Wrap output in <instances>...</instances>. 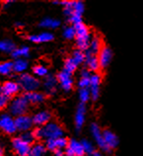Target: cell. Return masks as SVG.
Here are the masks:
<instances>
[{
  "instance_id": "obj_1",
  "label": "cell",
  "mask_w": 143,
  "mask_h": 156,
  "mask_svg": "<svg viewBox=\"0 0 143 156\" xmlns=\"http://www.w3.org/2000/svg\"><path fill=\"white\" fill-rule=\"evenodd\" d=\"M75 28V39H76V46L78 50L86 51L89 48L90 41L92 39L91 32L89 28L85 25L83 22L74 25Z\"/></svg>"
},
{
  "instance_id": "obj_2",
  "label": "cell",
  "mask_w": 143,
  "mask_h": 156,
  "mask_svg": "<svg viewBox=\"0 0 143 156\" xmlns=\"http://www.w3.org/2000/svg\"><path fill=\"white\" fill-rule=\"evenodd\" d=\"M29 105L30 104H29V102L24 95L16 96L8 105V109H9V113L11 116L17 118L19 116L26 115L29 109Z\"/></svg>"
},
{
  "instance_id": "obj_3",
  "label": "cell",
  "mask_w": 143,
  "mask_h": 156,
  "mask_svg": "<svg viewBox=\"0 0 143 156\" xmlns=\"http://www.w3.org/2000/svg\"><path fill=\"white\" fill-rule=\"evenodd\" d=\"M18 84L20 86V88L25 90L27 93H29V92L37 91L40 88V82L35 75L29 74V73H22L19 77Z\"/></svg>"
},
{
  "instance_id": "obj_4",
  "label": "cell",
  "mask_w": 143,
  "mask_h": 156,
  "mask_svg": "<svg viewBox=\"0 0 143 156\" xmlns=\"http://www.w3.org/2000/svg\"><path fill=\"white\" fill-rule=\"evenodd\" d=\"M43 133L44 139H57L64 136V130L58 122H50L43 126Z\"/></svg>"
},
{
  "instance_id": "obj_5",
  "label": "cell",
  "mask_w": 143,
  "mask_h": 156,
  "mask_svg": "<svg viewBox=\"0 0 143 156\" xmlns=\"http://www.w3.org/2000/svg\"><path fill=\"white\" fill-rule=\"evenodd\" d=\"M90 133H91V135L94 140H95L96 144L99 146L102 150L105 151V152H110V151H111L104 140L103 130H102V129L99 126V125L95 124V122L91 124V126H90Z\"/></svg>"
},
{
  "instance_id": "obj_6",
  "label": "cell",
  "mask_w": 143,
  "mask_h": 156,
  "mask_svg": "<svg viewBox=\"0 0 143 156\" xmlns=\"http://www.w3.org/2000/svg\"><path fill=\"white\" fill-rule=\"evenodd\" d=\"M0 129L7 134H13L17 131L15 119H13L10 114L0 115Z\"/></svg>"
},
{
  "instance_id": "obj_7",
  "label": "cell",
  "mask_w": 143,
  "mask_h": 156,
  "mask_svg": "<svg viewBox=\"0 0 143 156\" xmlns=\"http://www.w3.org/2000/svg\"><path fill=\"white\" fill-rule=\"evenodd\" d=\"M102 75L100 73H93L90 76V86L89 90L91 93V99L96 101L100 97V87L102 84Z\"/></svg>"
},
{
  "instance_id": "obj_8",
  "label": "cell",
  "mask_w": 143,
  "mask_h": 156,
  "mask_svg": "<svg viewBox=\"0 0 143 156\" xmlns=\"http://www.w3.org/2000/svg\"><path fill=\"white\" fill-rule=\"evenodd\" d=\"M12 146L18 156H29L32 146L30 143L24 141L21 137H15L12 140Z\"/></svg>"
},
{
  "instance_id": "obj_9",
  "label": "cell",
  "mask_w": 143,
  "mask_h": 156,
  "mask_svg": "<svg viewBox=\"0 0 143 156\" xmlns=\"http://www.w3.org/2000/svg\"><path fill=\"white\" fill-rule=\"evenodd\" d=\"M98 59H99L100 67L101 68H107L111 62L113 61V50L108 46H104L102 48V50L99 51V53L97 55Z\"/></svg>"
},
{
  "instance_id": "obj_10",
  "label": "cell",
  "mask_w": 143,
  "mask_h": 156,
  "mask_svg": "<svg viewBox=\"0 0 143 156\" xmlns=\"http://www.w3.org/2000/svg\"><path fill=\"white\" fill-rule=\"evenodd\" d=\"M56 78H57V81H58V84L60 85V87L63 91L65 92L71 91L73 88V85H74V80H73L72 74L64 71L62 69V70L58 73V75H57Z\"/></svg>"
},
{
  "instance_id": "obj_11",
  "label": "cell",
  "mask_w": 143,
  "mask_h": 156,
  "mask_svg": "<svg viewBox=\"0 0 143 156\" xmlns=\"http://www.w3.org/2000/svg\"><path fill=\"white\" fill-rule=\"evenodd\" d=\"M65 153L66 156L72 155V156H84L85 152L82 146L81 141L77 140V139H70L68 141V145L65 148Z\"/></svg>"
},
{
  "instance_id": "obj_12",
  "label": "cell",
  "mask_w": 143,
  "mask_h": 156,
  "mask_svg": "<svg viewBox=\"0 0 143 156\" xmlns=\"http://www.w3.org/2000/svg\"><path fill=\"white\" fill-rule=\"evenodd\" d=\"M57 85H58V81L57 78L52 74H47L44 77L43 82V87L44 92H46L48 96L54 95L57 91Z\"/></svg>"
},
{
  "instance_id": "obj_13",
  "label": "cell",
  "mask_w": 143,
  "mask_h": 156,
  "mask_svg": "<svg viewBox=\"0 0 143 156\" xmlns=\"http://www.w3.org/2000/svg\"><path fill=\"white\" fill-rule=\"evenodd\" d=\"M15 125L17 130L21 131V133H26V131H30L32 126H34V122L30 116L28 115H23V116H19L15 119Z\"/></svg>"
},
{
  "instance_id": "obj_14",
  "label": "cell",
  "mask_w": 143,
  "mask_h": 156,
  "mask_svg": "<svg viewBox=\"0 0 143 156\" xmlns=\"http://www.w3.org/2000/svg\"><path fill=\"white\" fill-rule=\"evenodd\" d=\"M33 122L34 125L40 126V128H43L44 126H46L47 124L51 122V114L50 111L47 110H42L40 112L36 113L34 115V117L32 118Z\"/></svg>"
},
{
  "instance_id": "obj_15",
  "label": "cell",
  "mask_w": 143,
  "mask_h": 156,
  "mask_svg": "<svg viewBox=\"0 0 143 156\" xmlns=\"http://www.w3.org/2000/svg\"><path fill=\"white\" fill-rule=\"evenodd\" d=\"M86 112H87L86 105L80 103L76 109V113H75V117H74V124H75V128L77 130H80L83 128V126L85 125Z\"/></svg>"
},
{
  "instance_id": "obj_16",
  "label": "cell",
  "mask_w": 143,
  "mask_h": 156,
  "mask_svg": "<svg viewBox=\"0 0 143 156\" xmlns=\"http://www.w3.org/2000/svg\"><path fill=\"white\" fill-rule=\"evenodd\" d=\"M103 136H104V140L106 142V144L110 148V150L112 149H116L117 147L120 144V139L118 136L113 133L111 129H104L103 130Z\"/></svg>"
},
{
  "instance_id": "obj_17",
  "label": "cell",
  "mask_w": 143,
  "mask_h": 156,
  "mask_svg": "<svg viewBox=\"0 0 143 156\" xmlns=\"http://www.w3.org/2000/svg\"><path fill=\"white\" fill-rule=\"evenodd\" d=\"M0 89L2 90V92L5 94L8 98H10V97L15 96L16 94H18V92L20 91L21 88H20L18 82L9 80V81L4 82L3 85L0 87Z\"/></svg>"
},
{
  "instance_id": "obj_18",
  "label": "cell",
  "mask_w": 143,
  "mask_h": 156,
  "mask_svg": "<svg viewBox=\"0 0 143 156\" xmlns=\"http://www.w3.org/2000/svg\"><path fill=\"white\" fill-rule=\"evenodd\" d=\"M86 53V59H85V65L89 71H93V72H97L100 67V63H99V59H98V56L95 55H92L88 51H85Z\"/></svg>"
},
{
  "instance_id": "obj_19",
  "label": "cell",
  "mask_w": 143,
  "mask_h": 156,
  "mask_svg": "<svg viewBox=\"0 0 143 156\" xmlns=\"http://www.w3.org/2000/svg\"><path fill=\"white\" fill-rule=\"evenodd\" d=\"M103 47H104L103 40L101 39L100 36L96 35V36L92 37V39H91V41H90V44H89V48L86 51L92 53V55H97Z\"/></svg>"
},
{
  "instance_id": "obj_20",
  "label": "cell",
  "mask_w": 143,
  "mask_h": 156,
  "mask_svg": "<svg viewBox=\"0 0 143 156\" xmlns=\"http://www.w3.org/2000/svg\"><path fill=\"white\" fill-rule=\"evenodd\" d=\"M54 35L51 34L50 32H43L40 34L38 35H32V36H29V40L31 41L33 43H36V44H42V43H48V42H51L54 40Z\"/></svg>"
},
{
  "instance_id": "obj_21",
  "label": "cell",
  "mask_w": 143,
  "mask_h": 156,
  "mask_svg": "<svg viewBox=\"0 0 143 156\" xmlns=\"http://www.w3.org/2000/svg\"><path fill=\"white\" fill-rule=\"evenodd\" d=\"M24 96L26 97V99L29 102V104H34V105L40 104L46 100V96H44V94L38 92V91L26 93Z\"/></svg>"
},
{
  "instance_id": "obj_22",
  "label": "cell",
  "mask_w": 143,
  "mask_h": 156,
  "mask_svg": "<svg viewBox=\"0 0 143 156\" xmlns=\"http://www.w3.org/2000/svg\"><path fill=\"white\" fill-rule=\"evenodd\" d=\"M46 153H47V148H46V146H44V144L36 143L35 145L32 146L29 156H44Z\"/></svg>"
},
{
  "instance_id": "obj_23",
  "label": "cell",
  "mask_w": 143,
  "mask_h": 156,
  "mask_svg": "<svg viewBox=\"0 0 143 156\" xmlns=\"http://www.w3.org/2000/svg\"><path fill=\"white\" fill-rule=\"evenodd\" d=\"M40 26L47 29H56L60 26V21L57 19L52 18H44L42 22L40 23Z\"/></svg>"
},
{
  "instance_id": "obj_24",
  "label": "cell",
  "mask_w": 143,
  "mask_h": 156,
  "mask_svg": "<svg viewBox=\"0 0 143 156\" xmlns=\"http://www.w3.org/2000/svg\"><path fill=\"white\" fill-rule=\"evenodd\" d=\"M28 68V62L25 58H17L13 62V71L17 73L24 72Z\"/></svg>"
},
{
  "instance_id": "obj_25",
  "label": "cell",
  "mask_w": 143,
  "mask_h": 156,
  "mask_svg": "<svg viewBox=\"0 0 143 156\" xmlns=\"http://www.w3.org/2000/svg\"><path fill=\"white\" fill-rule=\"evenodd\" d=\"M16 48L14 43L10 40H3L0 41V51L6 52V53H12Z\"/></svg>"
},
{
  "instance_id": "obj_26",
  "label": "cell",
  "mask_w": 143,
  "mask_h": 156,
  "mask_svg": "<svg viewBox=\"0 0 143 156\" xmlns=\"http://www.w3.org/2000/svg\"><path fill=\"white\" fill-rule=\"evenodd\" d=\"M71 9H72V15H81L82 16L85 10V5L82 1H71ZM70 16V17H71ZM69 17V18H70Z\"/></svg>"
},
{
  "instance_id": "obj_27",
  "label": "cell",
  "mask_w": 143,
  "mask_h": 156,
  "mask_svg": "<svg viewBox=\"0 0 143 156\" xmlns=\"http://www.w3.org/2000/svg\"><path fill=\"white\" fill-rule=\"evenodd\" d=\"M77 67H78V64H77L74 60H73L72 57H68V58L65 59L64 61V67H63V70L66 71L68 73H74L76 71Z\"/></svg>"
},
{
  "instance_id": "obj_28",
  "label": "cell",
  "mask_w": 143,
  "mask_h": 156,
  "mask_svg": "<svg viewBox=\"0 0 143 156\" xmlns=\"http://www.w3.org/2000/svg\"><path fill=\"white\" fill-rule=\"evenodd\" d=\"M30 55V50H29L28 47H21L18 48H15L12 52V56L17 58H22V57H27Z\"/></svg>"
},
{
  "instance_id": "obj_29",
  "label": "cell",
  "mask_w": 143,
  "mask_h": 156,
  "mask_svg": "<svg viewBox=\"0 0 143 156\" xmlns=\"http://www.w3.org/2000/svg\"><path fill=\"white\" fill-rule=\"evenodd\" d=\"M71 57H72L73 60H74L77 64L80 65V64H82V63L85 62L86 53H85V51H80V50H78V48H77L76 51H73Z\"/></svg>"
},
{
  "instance_id": "obj_30",
  "label": "cell",
  "mask_w": 143,
  "mask_h": 156,
  "mask_svg": "<svg viewBox=\"0 0 143 156\" xmlns=\"http://www.w3.org/2000/svg\"><path fill=\"white\" fill-rule=\"evenodd\" d=\"M79 100L82 104H86L88 101L91 100V93H90L89 88H82L78 91Z\"/></svg>"
},
{
  "instance_id": "obj_31",
  "label": "cell",
  "mask_w": 143,
  "mask_h": 156,
  "mask_svg": "<svg viewBox=\"0 0 143 156\" xmlns=\"http://www.w3.org/2000/svg\"><path fill=\"white\" fill-rule=\"evenodd\" d=\"M81 143H82V146H83V149H84L85 154L91 155L92 156L94 153L96 152L95 145H94L90 140H88V139H83V140L81 141Z\"/></svg>"
},
{
  "instance_id": "obj_32",
  "label": "cell",
  "mask_w": 143,
  "mask_h": 156,
  "mask_svg": "<svg viewBox=\"0 0 143 156\" xmlns=\"http://www.w3.org/2000/svg\"><path fill=\"white\" fill-rule=\"evenodd\" d=\"M33 73H34V75L37 78L38 77H46L48 74L47 68L42 64H38V65H36V66H34V68H33Z\"/></svg>"
},
{
  "instance_id": "obj_33",
  "label": "cell",
  "mask_w": 143,
  "mask_h": 156,
  "mask_svg": "<svg viewBox=\"0 0 143 156\" xmlns=\"http://www.w3.org/2000/svg\"><path fill=\"white\" fill-rule=\"evenodd\" d=\"M13 71V62L11 61H5L0 63V74L8 75Z\"/></svg>"
},
{
  "instance_id": "obj_34",
  "label": "cell",
  "mask_w": 143,
  "mask_h": 156,
  "mask_svg": "<svg viewBox=\"0 0 143 156\" xmlns=\"http://www.w3.org/2000/svg\"><path fill=\"white\" fill-rule=\"evenodd\" d=\"M63 37L66 40L75 39V28H74V26H68L66 28H64Z\"/></svg>"
},
{
  "instance_id": "obj_35",
  "label": "cell",
  "mask_w": 143,
  "mask_h": 156,
  "mask_svg": "<svg viewBox=\"0 0 143 156\" xmlns=\"http://www.w3.org/2000/svg\"><path fill=\"white\" fill-rule=\"evenodd\" d=\"M56 141V146H57V149H65L68 145V139L65 137V136H62V137H59L55 139Z\"/></svg>"
},
{
  "instance_id": "obj_36",
  "label": "cell",
  "mask_w": 143,
  "mask_h": 156,
  "mask_svg": "<svg viewBox=\"0 0 143 156\" xmlns=\"http://www.w3.org/2000/svg\"><path fill=\"white\" fill-rule=\"evenodd\" d=\"M8 103H9V98H8L5 94L2 92V90L0 89V111L5 109L8 106Z\"/></svg>"
},
{
  "instance_id": "obj_37",
  "label": "cell",
  "mask_w": 143,
  "mask_h": 156,
  "mask_svg": "<svg viewBox=\"0 0 143 156\" xmlns=\"http://www.w3.org/2000/svg\"><path fill=\"white\" fill-rule=\"evenodd\" d=\"M44 146H46L47 149L51 150V151H55L57 149L55 139H46V143H44Z\"/></svg>"
},
{
  "instance_id": "obj_38",
  "label": "cell",
  "mask_w": 143,
  "mask_h": 156,
  "mask_svg": "<svg viewBox=\"0 0 143 156\" xmlns=\"http://www.w3.org/2000/svg\"><path fill=\"white\" fill-rule=\"evenodd\" d=\"M21 137L24 141H26V142H28V143H31L34 141V136H33V133H32V131H26V133H22V134H21Z\"/></svg>"
},
{
  "instance_id": "obj_39",
  "label": "cell",
  "mask_w": 143,
  "mask_h": 156,
  "mask_svg": "<svg viewBox=\"0 0 143 156\" xmlns=\"http://www.w3.org/2000/svg\"><path fill=\"white\" fill-rule=\"evenodd\" d=\"M78 87L79 89H82V88H89L90 86V78H83V77H80V79L78 81Z\"/></svg>"
},
{
  "instance_id": "obj_40",
  "label": "cell",
  "mask_w": 143,
  "mask_h": 156,
  "mask_svg": "<svg viewBox=\"0 0 143 156\" xmlns=\"http://www.w3.org/2000/svg\"><path fill=\"white\" fill-rule=\"evenodd\" d=\"M32 133H33V136H34L35 139H42L44 138V133H43V129L38 126L35 129L32 130Z\"/></svg>"
},
{
  "instance_id": "obj_41",
  "label": "cell",
  "mask_w": 143,
  "mask_h": 156,
  "mask_svg": "<svg viewBox=\"0 0 143 156\" xmlns=\"http://www.w3.org/2000/svg\"><path fill=\"white\" fill-rule=\"evenodd\" d=\"M80 74H81L80 77H83V78H90V76H91V74H90V71L88 70L87 68L82 69Z\"/></svg>"
},
{
  "instance_id": "obj_42",
  "label": "cell",
  "mask_w": 143,
  "mask_h": 156,
  "mask_svg": "<svg viewBox=\"0 0 143 156\" xmlns=\"http://www.w3.org/2000/svg\"><path fill=\"white\" fill-rule=\"evenodd\" d=\"M54 152V156H66V153H65V151L62 150V149H56Z\"/></svg>"
},
{
  "instance_id": "obj_43",
  "label": "cell",
  "mask_w": 143,
  "mask_h": 156,
  "mask_svg": "<svg viewBox=\"0 0 143 156\" xmlns=\"http://www.w3.org/2000/svg\"><path fill=\"white\" fill-rule=\"evenodd\" d=\"M92 156H103V154H102V153H100V152H97V151H96V152L95 153H94Z\"/></svg>"
},
{
  "instance_id": "obj_44",
  "label": "cell",
  "mask_w": 143,
  "mask_h": 156,
  "mask_svg": "<svg viewBox=\"0 0 143 156\" xmlns=\"http://www.w3.org/2000/svg\"><path fill=\"white\" fill-rule=\"evenodd\" d=\"M0 156H4V154H3V150H2L1 147H0Z\"/></svg>"
},
{
  "instance_id": "obj_45",
  "label": "cell",
  "mask_w": 143,
  "mask_h": 156,
  "mask_svg": "<svg viewBox=\"0 0 143 156\" xmlns=\"http://www.w3.org/2000/svg\"><path fill=\"white\" fill-rule=\"evenodd\" d=\"M16 25H17V27H22V24L21 23H17Z\"/></svg>"
},
{
  "instance_id": "obj_46",
  "label": "cell",
  "mask_w": 143,
  "mask_h": 156,
  "mask_svg": "<svg viewBox=\"0 0 143 156\" xmlns=\"http://www.w3.org/2000/svg\"><path fill=\"white\" fill-rule=\"evenodd\" d=\"M69 156H72V155H69Z\"/></svg>"
},
{
  "instance_id": "obj_47",
  "label": "cell",
  "mask_w": 143,
  "mask_h": 156,
  "mask_svg": "<svg viewBox=\"0 0 143 156\" xmlns=\"http://www.w3.org/2000/svg\"><path fill=\"white\" fill-rule=\"evenodd\" d=\"M116 156H117V155H116Z\"/></svg>"
}]
</instances>
